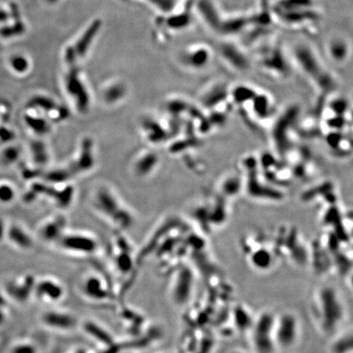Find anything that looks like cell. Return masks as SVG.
Listing matches in <instances>:
<instances>
[{"label":"cell","mask_w":353,"mask_h":353,"mask_svg":"<svg viewBox=\"0 0 353 353\" xmlns=\"http://www.w3.org/2000/svg\"><path fill=\"white\" fill-rule=\"evenodd\" d=\"M23 120L26 126L37 138L43 139L53 130V124L43 114L31 108H27L25 111Z\"/></svg>","instance_id":"cell-22"},{"label":"cell","mask_w":353,"mask_h":353,"mask_svg":"<svg viewBox=\"0 0 353 353\" xmlns=\"http://www.w3.org/2000/svg\"><path fill=\"white\" fill-rule=\"evenodd\" d=\"M5 321V316L4 314H3V313H2V311L1 310V308H0V325L2 324V323L4 322Z\"/></svg>","instance_id":"cell-37"},{"label":"cell","mask_w":353,"mask_h":353,"mask_svg":"<svg viewBox=\"0 0 353 353\" xmlns=\"http://www.w3.org/2000/svg\"><path fill=\"white\" fill-rule=\"evenodd\" d=\"M84 333L100 346L111 348L115 344L112 334L107 329L94 320H88L82 324Z\"/></svg>","instance_id":"cell-24"},{"label":"cell","mask_w":353,"mask_h":353,"mask_svg":"<svg viewBox=\"0 0 353 353\" xmlns=\"http://www.w3.org/2000/svg\"><path fill=\"white\" fill-rule=\"evenodd\" d=\"M27 108H31L43 114L54 125L68 119L69 111L58 101L44 94H37L30 99Z\"/></svg>","instance_id":"cell-11"},{"label":"cell","mask_w":353,"mask_h":353,"mask_svg":"<svg viewBox=\"0 0 353 353\" xmlns=\"http://www.w3.org/2000/svg\"><path fill=\"white\" fill-rule=\"evenodd\" d=\"M212 49L206 43H201L189 48L182 53L181 62L186 67L195 71H201L209 67L212 58Z\"/></svg>","instance_id":"cell-18"},{"label":"cell","mask_w":353,"mask_h":353,"mask_svg":"<svg viewBox=\"0 0 353 353\" xmlns=\"http://www.w3.org/2000/svg\"><path fill=\"white\" fill-rule=\"evenodd\" d=\"M100 27L101 22L99 20H97L95 22H93V24L88 27L86 32L84 34V35L82 36L81 38L77 43L75 48H73L74 53L76 54V57L77 56L84 57L86 54L91 42L93 40L98 30L100 29Z\"/></svg>","instance_id":"cell-28"},{"label":"cell","mask_w":353,"mask_h":353,"mask_svg":"<svg viewBox=\"0 0 353 353\" xmlns=\"http://www.w3.org/2000/svg\"><path fill=\"white\" fill-rule=\"evenodd\" d=\"M274 334L277 350H288L294 348L300 334V325L298 318L290 313L276 316Z\"/></svg>","instance_id":"cell-7"},{"label":"cell","mask_w":353,"mask_h":353,"mask_svg":"<svg viewBox=\"0 0 353 353\" xmlns=\"http://www.w3.org/2000/svg\"><path fill=\"white\" fill-rule=\"evenodd\" d=\"M326 52L333 62L341 64L349 58L351 53V46L344 37L334 36L327 42Z\"/></svg>","instance_id":"cell-26"},{"label":"cell","mask_w":353,"mask_h":353,"mask_svg":"<svg viewBox=\"0 0 353 353\" xmlns=\"http://www.w3.org/2000/svg\"><path fill=\"white\" fill-rule=\"evenodd\" d=\"M10 67L12 71L18 74H26L30 68L29 61L22 55H14L10 58Z\"/></svg>","instance_id":"cell-32"},{"label":"cell","mask_w":353,"mask_h":353,"mask_svg":"<svg viewBox=\"0 0 353 353\" xmlns=\"http://www.w3.org/2000/svg\"><path fill=\"white\" fill-rule=\"evenodd\" d=\"M80 295L91 303H103L112 299L113 293L105 278L96 272H88L79 278Z\"/></svg>","instance_id":"cell-6"},{"label":"cell","mask_w":353,"mask_h":353,"mask_svg":"<svg viewBox=\"0 0 353 353\" xmlns=\"http://www.w3.org/2000/svg\"><path fill=\"white\" fill-rule=\"evenodd\" d=\"M63 253L78 257H88L99 249V241L93 235L86 232H68L55 245Z\"/></svg>","instance_id":"cell-5"},{"label":"cell","mask_w":353,"mask_h":353,"mask_svg":"<svg viewBox=\"0 0 353 353\" xmlns=\"http://www.w3.org/2000/svg\"><path fill=\"white\" fill-rule=\"evenodd\" d=\"M197 7L205 24L210 30L218 32L223 17L220 14L214 2L212 0H199Z\"/></svg>","instance_id":"cell-25"},{"label":"cell","mask_w":353,"mask_h":353,"mask_svg":"<svg viewBox=\"0 0 353 353\" xmlns=\"http://www.w3.org/2000/svg\"><path fill=\"white\" fill-rule=\"evenodd\" d=\"M91 205L99 216L119 232L129 229L135 222L133 211L110 186H98L91 196Z\"/></svg>","instance_id":"cell-1"},{"label":"cell","mask_w":353,"mask_h":353,"mask_svg":"<svg viewBox=\"0 0 353 353\" xmlns=\"http://www.w3.org/2000/svg\"><path fill=\"white\" fill-rule=\"evenodd\" d=\"M30 153L34 165L38 167H43L48 165L50 160V151L44 141L35 140L30 144Z\"/></svg>","instance_id":"cell-27"},{"label":"cell","mask_w":353,"mask_h":353,"mask_svg":"<svg viewBox=\"0 0 353 353\" xmlns=\"http://www.w3.org/2000/svg\"><path fill=\"white\" fill-rule=\"evenodd\" d=\"M63 88L67 98L77 112L86 115L90 110L91 93L88 85L82 79L79 71L71 66L69 71L64 77Z\"/></svg>","instance_id":"cell-4"},{"label":"cell","mask_w":353,"mask_h":353,"mask_svg":"<svg viewBox=\"0 0 353 353\" xmlns=\"http://www.w3.org/2000/svg\"><path fill=\"white\" fill-rule=\"evenodd\" d=\"M160 164V156L155 150H141L137 153L132 161V172L139 178H146L155 173Z\"/></svg>","instance_id":"cell-16"},{"label":"cell","mask_w":353,"mask_h":353,"mask_svg":"<svg viewBox=\"0 0 353 353\" xmlns=\"http://www.w3.org/2000/svg\"><path fill=\"white\" fill-rule=\"evenodd\" d=\"M7 227V224L5 223L4 220L0 217V242L6 237Z\"/></svg>","instance_id":"cell-35"},{"label":"cell","mask_w":353,"mask_h":353,"mask_svg":"<svg viewBox=\"0 0 353 353\" xmlns=\"http://www.w3.org/2000/svg\"><path fill=\"white\" fill-rule=\"evenodd\" d=\"M96 165L95 145L93 139L85 137L78 145L76 152L67 165V170L74 177L75 175L90 172Z\"/></svg>","instance_id":"cell-9"},{"label":"cell","mask_w":353,"mask_h":353,"mask_svg":"<svg viewBox=\"0 0 353 353\" xmlns=\"http://www.w3.org/2000/svg\"><path fill=\"white\" fill-rule=\"evenodd\" d=\"M36 279L33 275L26 274L8 282L6 285L7 295L16 303L22 304L27 303L34 296Z\"/></svg>","instance_id":"cell-17"},{"label":"cell","mask_w":353,"mask_h":353,"mask_svg":"<svg viewBox=\"0 0 353 353\" xmlns=\"http://www.w3.org/2000/svg\"><path fill=\"white\" fill-rule=\"evenodd\" d=\"M220 57L235 70L244 71L249 67V60L241 46L230 39H224L217 45Z\"/></svg>","instance_id":"cell-15"},{"label":"cell","mask_w":353,"mask_h":353,"mask_svg":"<svg viewBox=\"0 0 353 353\" xmlns=\"http://www.w3.org/2000/svg\"><path fill=\"white\" fill-rule=\"evenodd\" d=\"M330 351L332 353H352L353 351V339L351 334L339 335L333 344Z\"/></svg>","instance_id":"cell-30"},{"label":"cell","mask_w":353,"mask_h":353,"mask_svg":"<svg viewBox=\"0 0 353 353\" xmlns=\"http://www.w3.org/2000/svg\"><path fill=\"white\" fill-rule=\"evenodd\" d=\"M282 47L278 45L267 47L261 54L260 65L267 71H277L278 74L287 73L288 62L284 56Z\"/></svg>","instance_id":"cell-19"},{"label":"cell","mask_w":353,"mask_h":353,"mask_svg":"<svg viewBox=\"0 0 353 353\" xmlns=\"http://www.w3.org/2000/svg\"><path fill=\"white\" fill-rule=\"evenodd\" d=\"M40 322L46 329L59 333L74 331L79 326V319L74 313L64 309H48L40 316Z\"/></svg>","instance_id":"cell-10"},{"label":"cell","mask_w":353,"mask_h":353,"mask_svg":"<svg viewBox=\"0 0 353 353\" xmlns=\"http://www.w3.org/2000/svg\"><path fill=\"white\" fill-rule=\"evenodd\" d=\"M296 63L307 75L316 79L330 80V75L324 69L314 48L308 43H298L293 49Z\"/></svg>","instance_id":"cell-8"},{"label":"cell","mask_w":353,"mask_h":353,"mask_svg":"<svg viewBox=\"0 0 353 353\" xmlns=\"http://www.w3.org/2000/svg\"><path fill=\"white\" fill-rule=\"evenodd\" d=\"M16 189L14 186L7 181L0 182V204L8 205L16 198Z\"/></svg>","instance_id":"cell-31"},{"label":"cell","mask_w":353,"mask_h":353,"mask_svg":"<svg viewBox=\"0 0 353 353\" xmlns=\"http://www.w3.org/2000/svg\"><path fill=\"white\" fill-rule=\"evenodd\" d=\"M34 296L42 303L53 305L65 298L66 288L58 278L46 276L36 279Z\"/></svg>","instance_id":"cell-12"},{"label":"cell","mask_w":353,"mask_h":353,"mask_svg":"<svg viewBox=\"0 0 353 353\" xmlns=\"http://www.w3.org/2000/svg\"><path fill=\"white\" fill-rule=\"evenodd\" d=\"M316 319L320 329L326 334L339 329L345 318V308L341 297L332 286H323L314 297Z\"/></svg>","instance_id":"cell-2"},{"label":"cell","mask_w":353,"mask_h":353,"mask_svg":"<svg viewBox=\"0 0 353 353\" xmlns=\"http://www.w3.org/2000/svg\"><path fill=\"white\" fill-rule=\"evenodd\" d=\"M67 220L63 214L52 215L41 222L37 233L41 241L48 245H54L67 231Z\"/></svg>","instance_id":"cell-14"},{"label":"cell","mask_w":353,"mask_h":353,"mask_svg":"<svg viewBox=\"0 0 353 353\" xmlns=\"http://www.w3.org/2000/svg\"><path fill=\"white\" fill-rule=\"evenodd\" d=\"M194 285V277L189 268H181L176 272L171 284V297L175 304L183 305L188 302Z\"/></svg>","instance_id":"cell-13"},{"label":"cell","mask_w":353,"mask_h":353,"mask_svg":"<svg viewBox=\"0 0 353 353\" xmlns=\"http://www.w3.org/2000/svg\"><path fill=\"white\" fill-rule=\"evenodd\" d=\"M275 319L271 312H263L255 318L250 327L251 344L253 353H275Z\"/></svg>","instance_id":"cell-3"},{"label":"cell","mask_w":353,"mask_h":353,"mask_svg":"<svg viewBox=\"0 0 353 353\" xmlns=\"http://www.w3.org/2000/svg\"><path fill=\"white\" fill-rule=\"evenodd\" d=\"M231 353H249L248 352L242 351V350H236V351L232 352Z\"/></svg>","instance_id":"cell-38"},{"label":"cell","mask_w":353,"mask_h":353,"mask_svg":"<svg viewBox=\"0 0 353 353\" xmlns=\"http://www.w3.org/2000/svg\"><path fill=\"white\" fill-rule=\"evenodd\" d=\"M49 2H55L57 0H48Z\"/></svg>","instance_id":"cell-39"},{"label":"cell","mask_w":353,"mask_h":353,"mask_svg":"<svg viewBox=\"0 0 353 353\" xmlns=\"http://www.w3.org/2000/svg\"><path fill=\"white\" fill-rule=\"evenodd\" d=\"M129 93V86L124 82L114 80L102 85L101 99L106 106H116L126 99Z\"/></svg>","instance_id":"cell-20"},{"label":"cell","mask_w":353,"mask_h":353,"mask_svg":"<svg viewBox=\"0 0 353 353\" xmlns=\"http://www.w3.org/2000/svg\"><path fill=\"white\" fill-rule=\"evenodd\" d=\"M113 263L120 274H128L134 268V258L131 247L124 237L118 236L115 240Z\"/></svg>","instance_id":"cell-21"},{"label":"cell","mask_w":353,"mask_h":353,"mask_svg":"<svg viewBox=\"0 0 353 353\" xmlns=\"http://www.w3.org/2000/svg\"><path fill=\"white\" fill-rule=\"evenodd\" d=\"M12 246L19 250L28 251L33 248L35 239L22 225L12 223L7 227L6 237Z\"/></svg>","instance_id":"cell-23"},{"label":"cell","mask_w":353,"mask_h":353,"mask_svg":"<svg viewBox=\"0 0 353 353\" xmlns=\"http://www.w3.org/2000/svg\"><path fill=\"white\" fill-rule=\"evenodd\" d=\"M22 150L21 146L9 145L2 149L0 152V164L5 167L11 166L17 163L21 158Z\"/></svg>","instance_id":"cell-29"},{"label":"cell","mask_w":353,"mask_h":353,"mask_svg":"<svg viewBox=\"0 0 353 353\" xmlns=\"http://www.w3.org/2000/svg\"><path fill=\"white\" fill-rule=\"evenodd\" d=\"M11 353H37V349L31 342H19L12 347Z\"/></svg>","instance_id":"cell-34"},{"label":"cell","mask_w":353,"mask_h":353,"mask_svg":"<svg viewBox=\"0 0 353 353\" xmlns=\"http://www.w3.org/2000/svg\"><path fill=\"white\" fill-rule=\"evenodd\" d=\"M191 22V18L188 13H181L170 17L167 20V24L173 29H183L187 27Z\"/></svg>","instance_id":"cell-33"},{"label":"cell","mask_w":353,"mask_h":353,"mask_svg":"<svg viewBox=\"0 0 353 353\" xmlns=\"http://www.w3.org/2000/svg\"><path fill=\"white\" fill-rule=\"evenodd\" d=\"M7 18V15L6 12L0 10V22H4Z\"/></svg>","instance_id":"cell-36"}]
</instances>
